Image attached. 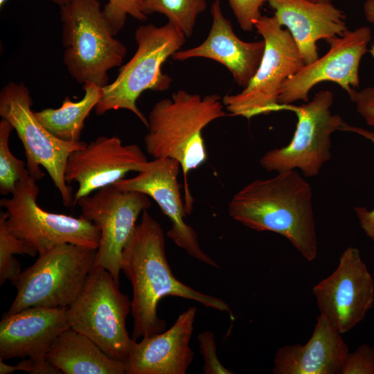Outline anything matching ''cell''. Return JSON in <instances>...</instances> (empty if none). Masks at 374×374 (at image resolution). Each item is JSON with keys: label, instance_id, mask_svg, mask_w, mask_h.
I'll list each match as a JSON object with an SVG mask.
<instances>
[{"label": "cell", "instance_id": "4", "mask_svg": "<svg viewBox=\"0 0 374 374\" xmlns=\"http://www.w3.org/2000/svg\"><path fill=\"white\" fill-rule=\"evenodd\" d=\"M60 9L63 61L78 82L108 84L107 72L121 65L126 47L114 38L98 0H53Z\"/></svg>", "mask_w": 374, "mask_h": 374}, {"label": "cell", "instance_id": "10", "mask_svg": "<svg viewBox=\"0 0 374 374\" xmlns=\"http://www.w3.org/2000/svg\"><path fill=\"white\" fill-rule=\"evenodd\" d=\"M37 181L28 175L17 183L10 198L1 199L8 229L38 254L63 243L97 249L100 239L98 228L81 215L74 217L41 208L37 202Z\"/></svg>", "mask_w": 374, "mask_h": 374}, {"label": "cell", "instance_id": "5", "mask_svg": "<svg viewBox=\"0 0 374 374\" xmlns=\"http://www.w3.org/2000/svg\"><path fill=\"white\" fill-rule=\"evenodd\" d=\"M186 39L184 33L169 22L159 27L140 26L135 31L138 46L134 55L121 67L115 80L103 87L96 113L103 115L113 109H127L148 127V118L136 101L146 90L163 91L170 87L172 79L161 72V65L180 49Z\"/></svg>", "mask_w": 374, "mask_h": 374}, {"label": "cell", "instance_id": "21", "mask_svg": "<svg viewBox=\"0 0 374 374\" xmlns=\"http://www.w3.org/2000/svg\"><path fill=\"white\" fill-rule=\"evenodd\" d=\"M348 347L337 328L323 314L304 345L280 348L274 359L275 374H340Z\"/></svg>", "mask_w": 374, "mask_h": 374}, {"label": "cell", "instance_id": "2", "mask_svg": "<svg viewBox=\"0 0 374 374\" xmlns=\"http://www.w3.org/2000/svg\"><path fill=\"white\" fill-rule=\"evenodd\" d=\"M229 214L251 229L283 235L308 261L317 258L312 188L296 170L249 182L232 197Z\"/></svg>", "mask_w": 374, "mask_h": 374}, {"label": "cell", "instance_id": "18", "mask_svg": "<svg viewBox=\"0 0 374 374\" xmlns=\"http://www.w3.org/2000/svg\"><path fill=\"white\" fill-rule=\"evenodd\" d=\"M212 26L206 39L199 46L177 51L171 57L183 61L205 57L218 62L232 74L234 81L246 87L255 75L262 57L265 41L244 42L234 33L231 22L222 14L221 0L211 6Z\"/></svg>", "mask_w": 374, "mask_h": 374}, {"label": "cell", "instance_id": "7", "mask_svg": "<svg viewBox=\"0 0 374 374\" xmlns=\"http://www.w3.org/2000/svg\"><path fill=\"white\" fill-rule=\"evenodd\" d=\"M130 312L131 301L121 291L119 281L108 270L93 267L66 315L71 328L111 358L127 362L136 342L126 327Z\"/></svg>", "mask_w": 374, "mask_h": 374}, {"label": "cell", "instance_id": "27", "mask_svg": "<svg viewBox=\"0 0 374 374\" xmlns=\"http://www.w3.org/2000/svg\"><path fill=\"white\" fill-rule=\"evenodd\" d=\"M103 11L115 35L124 26L127 15L141 21L147 19L141 0H108Z\"/></svg>", "mask_w": 374, "mask_h": 374}, {"label": "cell", "instance_id": "29", "mask_svg": "<svg viewBox=\"0 0 374 374\" xmlns=\"http://www.w3.org/2000/svg\"><path fill=\"white\" fill-rule=\"evenodd\" d=\"M340 374H374V348L363 344L349 353Z\"/></svg>", "mask_w": 374, "mask_h": 374}, {"label": "cell", "instance_id": "35", "mask_svg": "<svg viewBox=\"0 0 374 374\" xmlns=\"http://www.w3.org/2000/svg\"><path fill=\"white\" fill-rule=\"evenodd\" d=\"M314 3H332L333 0H309Z\"/></svg>", "mask_w": 374, "mask_h": 374}, {"label": "cell", "instance_id": "25", "mask_svg": "<svg viewBox=\"0 0 374 374\" xmlns=\"http://www.w3.org/2000/svg\"><path fill=\"white\" fill-rule=\"evenodd\" d=\"M37 251L25 240L14 235L6 224V213L0 215V285L12 280L21 273L20 264L15 254L35 256Z\"/></svg>", "mask_w": 374, "mask_h": 374}, {"label": "cell", "instance_id": "1", "mask_svg": "<svg viewBox=\"0 0 374 374\" xmlns=\"http://www.w3.org/2000/svg\"><path fill=\"white\" fill-rule=\"evenodd\" d=\"M121 267L132 286V337L136 341L165 330L166 321L159 317L157 305L166 296L193 300L232 315L224 301L198 292L174 276L166 258L164 232L148 209L123 248Z\"/></svg>", "mask_w": 374, "mask_h": 374}, {"label": "cell", "instance_id": "26", "mask_svg": "<svg viewBox=\"0 0 374 374\" xmlns=\"http://www.w3.org/2000/svg\"><path fill=\"white\" fill-rule=\"evenodd\" d=\"M14 130L12 125L2 118L0 121V193L12 194L17 183L29 174L26 164L10 151L9 139Z\"/></svg>", "mask_w": 374, "mask_h": 374}, {"label": "cell", "instance_id": "36", "mask_svg": "<svg viewBox=\"0 0 374 374\" xmlns=\"http://www.w3.org/2000/svg\"><path fill=\"white\" fill-rule=\"evenodd\" d=\"M8 0H0V7L1 8Z\"/></svg>", "mask_w": 374, "mask_h": 374}, {"label": "cell", "instance_id": "15", "mask_svg": "<svg viewBox=\"0 0 374 374\" xmlns=\"http://www.w3.org/2000/svg\"><path fill=\"white\" fill-rule=\"evenodd\" d=\"M148 162L137 145H123L116 136H98L68 157L65 181L78 184L73 205L92 192L114 184L129 172L143 170Z\"/></svg>", "mask_w": 374, "mask_h": 374}, {"label": "cell", "instance_id": "22", "mask_svg": "<svg viewBox=\"0 0 374 374\" xmlns=\"http://www.w3.org/2000/svg\"><path fill=\"white\" fill-rule=\"evenodd\" d=\"M46 358L64 374H127L126 362L114 359L91 339L69 328L53 341Z\"/></svg>", "mask_w": 374, "mask_h": 374}, {"label": "cell", "instance_id": "13", "mask_svg": "<svg viewBox=\"0 0 374 374\" xmlns=\"http://www.w3.org/2000/svg\"><path fill=\"white\" fill-rule=\"evenodd\" d=\"M371 39V29L361 26L326 39L329 51L305 64L283 84L278 98L280 109L298 100L308 102L310 90L322 82L337 84L350 98L359 87V67Z\"/></svg>", "mask_w": 374, "mask_h": 374}, {"label": "cell", "instance_id": "12", "mask_svg": "<svg viewBox=\"0 0 374 374\" xmlns=\"http://www.w3.org/2000/svg\"><path fill=\"white\" fill-rule=\"evenodd\" d=\"M81 215L99 229L100 239L93 267L108 270L119 281L123 248L131 236L141 213L152 204L150 197L134 190L109 185L76 204Z\"/></svg>", "mask_w": 374, "mask_h": 374}, {"label": "cell", "instance_id": "14", "mask_svg": "<svg viewBox=\"0 0 374 374\" xmlns=\"http://www.w3.org/2000/svg\"><path fill=\"white\" fill-rule=\"evenodd\" d=\"M320 314L341 334L355 327L374 303V281L359 250L349 247L336 269L312 288Z\"/></svg>", "mask_w": 374, "mask_h": 374}, {"label": "cell", "instance_id": "3", "mask_svg": "<svg viewBox=\"0 0 374 374\" xmlns=\"http://www.w3.org/2000/svg\"><path fill=\"white\" fill-rule=\"evenodd\" d=\"M223 108L222 99L217 94L202 97L179 90L157 102L148 115V132L144 139L146 152L154 159L169 158L179 163L187 215L191 213L193 202L188 175L207 159L202 132L210 123L226 116Z\"/></svg>", "mask_w": 374, "mask_h": 374}, {"label": "cell", "instance_id": "31", "mask_svg": "<svg viewBox=\"0 0 374 374\" xmlns=\"http://www.w3.org/2000/svg\"><path fill=\"white\" fill-rule=\"evenodd\" d=\"M340 131L349 132L360 135L374 144V131L350 125L346 122L341 125ZM360 227L366 235L374 242V208L368 210L364 206L354 208Z\"/></svg>", "mask_w": 374, "mask_h": 374}, {"label": "cell", "instance_id": "19", "mask_svg": "<svg viewBox=\"0 0 374 374\" xmlns=\"http://www.w3.org/2000/svg\"><path fill=\"white\" fill-rule=\"evenodd\" d=\"M197 309L182 312L167 330L136 342L127 374H185L194 353L190 346Z\"/></svg>", "mask_w": 374, "mask_h": 374}, {"label": "cell", "instance_id": "9", "mask_svg": "<svg viewBox=\"0 0 374 374\" xmlns=\"http://www.w3.org/2000/svg\"><path fill=\"white\" fill-rule=\"evenodd\" d=\"M32 98L23 83L10 82L0 91V116L16 131L25 151L26 166L30 176L38 180L48 172L58 190L64 206L73 205L72 190L65 181L64 172L70 154L87 143L62 141L48 132L32 111Z\"/></svg>", "mask_w": 374, "mask_h": 374}, {"label": "cell", "instance_id": "23", "mask_svg": "<svg viewBox=\"0 0 374 374\" xmlns=\"http://www.w3.org/2000/svg\"><path fill=\"white\" fill-rule=\"evenodd\" d=\"M84 94L79 101L66 96L57 109L46 108L34 112L42 125L59 139L71 143L81 141L84 122L103 96V87L91 82L83 86Z\"/></svg>", "mask_w": 374, "mask_h": 374}, {"label": "cell", "instance_id": "30", "mask_svg": "<svg viewBox=\"0 0 374 374\" xmlns=\"http://www.w3.org/2000/svg\"><path fill=\"white\" fill-rule=\"evenodd\" d=\"M267 0H229L240 28L250 32L254 28L255 21L261 16L260 8Z\"/></svg>", "mask_w": 374, "mask_h": 374}, {"label": "cell", "instance_id": "32", "mask_svg": "<svg viewBox=\"0 0 374 374\" xmlns=\"http://www.w3.org/2000/svg\"><path fill=\"white\" fill-rule=\"evenodd\" d=\"M17 371H22L31 374H57L61 373L49 361L46 359L28 358L17 365L7 364L0 358V374H10Z\"/></svg>", "mask_w": 374, "mask_h": 374}, {"label": "cell", "instance_id": "20", "mask_svg": "<svg viewBox=\"0 0 374 374\" xmlns=\"http://www.w3.org/2000/svg\"><path fill=\"white\" fill-rule=\"evenodd\" d=\"M274 16L292 35L305 64L319 57L317 42L341 35L347 30L346 15L332 3L309 0H267Z\"/></svg>", "mask_w": 374, "mask_h": 374}, {"label": "cell", "instance_id": "17", "mask_svg": "<svg viewBox=\"0 0 374 374\" xmlns=\"http://www.w3.org/2000/svg\"><path fill=\"white\" fill-rule=\"evenodd\" d=\"M67 308L32 307L4 313L0 322V358L46 359L55 339L70 328Z\"/></svg>", "mask_w": 374, "mask_h": 374}, {"label": "cell", "instance_id": "16", "mask_svg": "<svg viewBox=\"0 0 374 374\" xmlns=\"http://www.w3.org/2000/svg\"><path fill=\"white\" fill-rule=\"evenodd\" d=\"M180 168L179 163L172 159H153L136 176L123 178L114 185L121 190L139 191L152 198L171 222L167 236L196 260L219 268L217 263L202 250L197 234L185 221L187 213L178 181Z\"/></svg>", "mask_w": 374, "mask_h": 374}, {"label": "cell", "instance_id": "33", "mask_svg": "<svg viewBox=\"0 0 374 374\" xmlns=\"http://www.w3.org/2000/svg\"><path fill=\"white\" fill-rule=\"evenodd\" d=\"M350 100L355 104L357 112L365 122L374 127V86L356 91Z\"/></svg>", "mask_w": 374, "mask_h": 374}, {"label": "cell", "instance_id": "24", "mask_svg": "<svg viewBox=\"0 0 374 374\" xmlns=\"http://www.w3.org/2000/svg\"><path fill=\"white\" fill-rule=\"evenodd\" d=\"M206 8V0H141L145 15L158 12L165 15L169 23L190 37L198 15Z\"/></svg>", "mask_w": 374, "mask_h": 374}, {"label": "cell", "instance_id": "28", "mask_svg": "<svg viewBox=\"0 0 374 374\" xmlns=\"http://www.w3.org/2000/svg\"><path fill=\"white\" fill-rule=\"evenodd\" d=\"M197 340L201 355L204 360L203 371L205 374H232L219 360L213 332L206 330L199 334Z\"/></svg>", "mask_w": 374, "mask_h": 374}, {"label": "cell", "instance_id": "8", "mask_svg": "<svg viewBox=\"0 0 374 374\" xmlns=\"http://www.w3.org/2000/svg\"><path fill=\"white\" fill-rule=\"evenodd\" d=\"M254 28L265 43L260 64L241 92L222 98L229 112L247 119L280 109L278 98L283 84L305 65L290 31L283 28L274 15H262Z\"/></svg>", "mask_w": 374, "mask_h": 374}, {"label": "cell", "instance_id": "34", "mask_svg": "<svg viewBox=\"0 0 374 374\" xmlns=\"http://www.w3.org/2000/svg\"><path fill=\"white\" fill-rule=\"evenodd\" d=\"M363 10L366 20L374 24V0H366L363 4ZM370 53L374 59V44L370 50Z\"/></svg>", "mask_w": 374, "mask_h": 374}, {"label": "cell", "instance_id": "6", "mask_svg": "<svg viewBox=\"0 0 374 374\" xmlns=\"http://www.w3.org/2000/svg\"><path fill=\"white\" fill-rule=\"evenodd\" d=\"M96 251L63 243L39 254L33 265L11 280L17 294L5 314L32 307L70 306L93 267Z\"/></svg>", "mask_w": 374, "mask_h": 374}, {"label": "cell", "instance_id": "11", "mask_svg": "<svg viewBox=\"0 0 374 374\" xmlns=\"http://www.w3.org/2000/svg\"><path fill=\"white\" fill-rule=\"evenodd\" d=\"M333 101V93L323 90L300 106H283L282 109L296 114L294 134L287 145L266 152L260 159V166L268 172L299 169L305 177L317 176L330 159L332 134L344 123L340 115L331 112Z\"/></svg>", "mask_w": 374, "mask_h": 374}]
</instances>
